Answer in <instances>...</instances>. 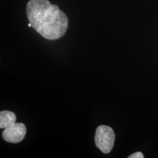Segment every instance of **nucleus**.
<instances>
[{
  "instance_id": "nucleus-1",
  "label": "nucleus",
  "mask_w": 158,
  "mask_h": 158,
  "mask_svg": "<svg viewBox=\"0 0 158 158\" xmlns=\"http://www.w3.org/2000/svg\"><path fill=\"white\" fill-rule=\"evenodd\" d=\"M27 14L32 28L46 40H57L67 31L68 17L48 0H30Z\"/></svg>"
},
{
  "instance_id": "nucleus-2",
  "label": "nucleus",
  "mask_w": 158,
  "mask_h": 158,
  "mask_svg": "<svg viewBox=\"0 0 158 158\" xmlns=\"http://www.w3.org/2000/svg\"><path fill=\"white\" fill-rule=\"evenodd\" d=\"M115 139L113 129L107 125H100L96 131L95 143L102 152L108 153L112 150Z\"/></svg>"
},
{
  "instance_id": "nucleus-3",
  "label": "nucleus",
  "mask_w": 158,
  "mask_h": 158,
  "mask_svg": "<svg viewBox=\"0 0 158 158\" xmlns=\"http://www.w3.org/2000/svg\"><path fill=\"white\" fill-rule=\"evenodd\" d=\"M27 134L26 126L23 123H15L2 132L3 139L8 142L19 143L22 141Z\"/></svg>"
},
{
  "instance_id": "nucleus-4",
  "label": "nucleus",
  "mask_w": 158,
  "mask_h": 158,
  "mask_svg": "<svg viewBox=\"0 0 158 158\" xmlns=\"http://www.w3.org/2000/svg\"><path fill=\"white\" fill-rule=\"evenodd\" d=\"M17 117L15 114L9 111H2L0 113V128L6 129L15 124Z\"/></svg>"
},
{
  "instance_id": "nucleus-5",
  "label": "nucleus",
  "mask_w": 158,
  "mask_h": 158,
  "mask_svg": "<svg viewBox=\"0 0 158 158\" xmlns=\"http://www.w3.org/2000/svg\"><path fill=\"white\" fill-rule=\"evenodd\" d=\"M128 158H144V156L142 153L141 152H137L134 153L132 155L129 156Z\"/></svg>"
},
{
  "instance_id": "nucleus-6",
  "label": "nucleus",
  "mask_w": 158,
  "mask_h": 158,
  "mask_svg": "<svg viewBox=\"0 0 158 158\" xmlns=\"http://www.w3.org/2000/svg\"><path fill=\"white\" fill-rule=\"evenodd\" d=\"M28 27H32V25H31V23H29Z\"/></svg>"
}]
</instances>
